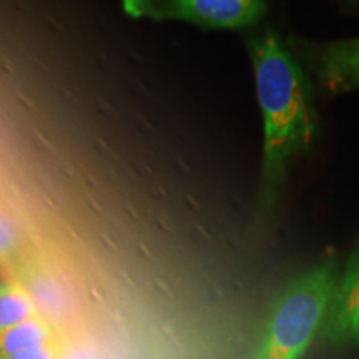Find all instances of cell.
<instances>
[{"label": "cell", "instance_id": "1", "mask_svg": "<svg viewBox=\"0 0 359 359\" xmlns=\"http://www.w3.org/2000/svg\"><path fill=\"white\" fill-rule=\"evenodd\" d=\"M257 98L263 116V167L259 208L275 203L286 170L316 135L311 88L302 67L271 30L250 39Z\"/></svg>", "mask_w": 359, "mask_h": 359}, {"label": "cell", "instance_id": "2", "mask_svg": "<svg viewBox=\"0 0 359 359\" xmlns=\"http://www.w3.org/2000/svg\"><path fill=\"white\" fill-rule=\"evenodd\" d=\"M338 280L336 264L330 262L291 280L269 309L251 359H302L325 326Z\"/></svg>", "mask_w": 359, "mask_h": 359}, {"label": "cell", "instance_id": "3", "mask_svg": "<svg viewBox=\"0 0 359 359\" xmlns=\"http://www.w3.org/2000/svg\"><path fill=\"white\" fill-rule=\"evenodd\" d=\"M122 8L132 19L245 29L263 19L266 0H122Z\"/></svg>", "mask_w": 359, "mask_h": 359}, {"label": "cell", "instance_id": "4", "mask_svg": "<svg viewBox=\"0 0 359 359\" xmlns=\"http://www.w3.org/2000/svg\"><path fill=\"white\" fill-rule=\"evenodd\" d=\"M313 67L327 97L359 90V37L321 45Z\"/></svg>", "mask_w": 359, "mask_h": 359}, {"label": "cell", "instance_id": "5", "mask_svg": "<svg viewBox=\"0 0 359 359\" xmlns=\"http://www.w3.org/2000/svg\"><path fill=\"white\" fill-rule=\"evenodd\" d=\"M323 331L333 343H359V251L338 280Z\"/></svg>", "mask_w": 359, "mask_h": 359}, {"label": "cell", "instance_id": "6", "mask_svg": "<svg viewBox=\"0 0 359 359\" xmlns=\"http://www.w3.org/2000/svg\"><path fill=\"white\" fill-rule=\"evenodd\" d=\"M64 338L58 327L50 320L39 314L20 325L0 331V354H12L24 349L43 346Z\"/></svg>", "mask_w": 359, "mask_h": 359}, {"label": "cell", "instance_id": "7", "mask_svg": "<svg viewBox=\"0 0 359 359\" xmlns=\"http://www.w3.org/2000/svg\"><path fill=\"white\" fill-rule=\"evenodd\" d=\"M37 302L24 283L15 276L0 280V331L39 316Z\"/></svg>", "mask_w": 359, "mask_h": 359}, {"label": "cell", "instance_id": "8", "mask_svg": "<svg viewBox=\"0 0 359 359\" xmlns=\"http://www.w3.org/2000/svg\"><path fill=\"white\" fill-rule=\"evenodd\" d=\"M22 258V235L17 224L0 205V271H12Z\"/></svg>", "mask_w": 359, "mask_h": 359}, {"label": "cell", "instance_id": "9", "mask_svg": "<svg viewBox=\"0 0 359 359\" xmlns=\"http://www.w3.org/2000/svg\"><path fill=\"white\" fill-rule=\"evenodd\" d=\"M65 354L67 341L65 338H60L43 346L24 349V351L12 354H0V359H65Z\"/></svg>", "mask_w": 359, "mask_h": 359}]
</instances>
